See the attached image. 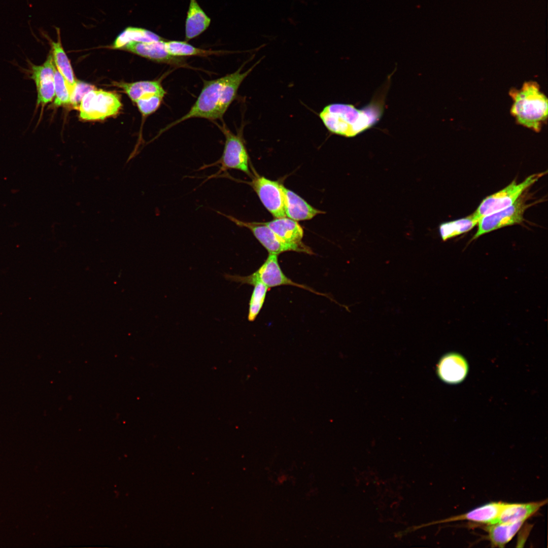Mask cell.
<instances>
[{"label": "cell", "mask_w": 548, "mask_h": 548, "mask_svg": "<svg viewBox=\"0 0 548 548\" xmlns=\"http://www.w3.org/2000/svg\"><path fill=\"white\" fill-rule=\"evenodd\" d=\"M259 62L245 72H242L244 64L233 73L215 80H204L202 90L188 112L166 126L160 133L191 118H204L212 121L222 119L236 98L241 84Z\"/></svg>", "instance_id": "1"}, {"label": "cell", "mask_w": 548, "mask_h": 548, "mask_svg": "<svg viewBox=\"0 0 548 548\" xmlns=\"http://www.w3.org/2000/svg\"><path fill=\"white\" fill-rule=\"evenodd\" d=\"M383 111L382 100L372 101L360 109L351 104L336 103L324 107L319 116L330 132L352 138L375 125Z\"/></svg>", "instance_id": "2"}, {"label": "cell", "mask_w": 548, "mask_h": 548, "mask_svg": "<svg viewBox=\"0 0 548 548\" xmlns=\"http://www.w3.org/2000/svg\"><path fill=\"white\" fill-rule=\"evenodd\" d=\"M510 113L519 125L539 132L547 119V98L535 81L525 82L521 88L511 89Z\"/></svg>", "instance_id": "3"}, {"label": "cell", "mask_w": 548, "mask_h": 548, "mask_svg": "<svg viewBox=\"0 0 548 548\" xmlns=\"http://www.w3.org/2000/svg\"><path fill=\"white\" fill-rule=\"evenodd\" d=\"M225 136V141L222 155L212 165H219L216 175L230 169L241 170L249 177H252L250 169L249 157L243 137V126L236 134L231 131L225 124H217Z\"/></svg>", "instance_id": "4"}, {"label": "cell", "mask_w": 548, "mask_h": 548, "mask_svg": "<svg viewBox=\"0 0 548 548\" xmlns=\"http://www.w3.org/2000/svg\"><path fill=\"white\" fill-rule=\"evenodd\" d=\"M544 174L531 175L520 183L513 181L503 189L485 198L472 215L479 221L484 216L510 206Z\"/></svg>", "instance_id": "5"}, {"label": "cell", "mask_w": 548, "mask_h": 548, "mask_svg": "<svg viewBox=\"0 0 548 548\" xmlns=\"http://www.w3.org/2000/svg\"><path fill=\"white\" fill-rule=\"evenodd\" d=\"M278 255L268 254L263 264L253 273L248 276H240L226 274L225 278L229 281L253 285L256 282H260L268 288L282 285L298 287L312 292L321 294L308 287L297 284L288 278L282 270L278 259Z\"/></svg>", "instance_id": "6"}, {"label": "cell", "mask_w": 548, "mask_h": 548, "mask_svg": "<svg viewBox=\"0 0 548 548\" xmlns=\"http://www.w3.org/2000/svg\"><path fill=\"white\" fill-rule=\"evenodd\" d=\"M219 214L241 227L249 229L259 243L266 249L268 254L279 255L288 251L302 252L313 254L311 249L302 242L298 244L288 243L277 236L269 227L262 222H250L238 220L230 215L221 212Z\"/></svg>", "instance_id": "7"}, {"label": "cell", "mask_w": 548, "mask_h": 548, "mask_svg": "<svg viewBox=\"0 0 548 548\" xmlns=\"http://www.w3.org/2000/svg\"><path fill=\"white\" fill-rule=\"evenodd\" d=\"M121 107L118 95L95 89L83 97L79 108V115L84 120H103L117 114Z\"/></svg>", "instance_id": "8"}, {"label": "cell", "mask_w": 548, "mask_h": 548, "mask_svg": "<svg viewBox=\"0 0 548 548\" xmlns=\"http://www.w3.org/2000/svg\"><path fill=\"white\" fill-rule=\"evenodd\" d=\"M252 180L248 182L255 191L265 208L275 218L286 217L282 184L263 176L255 172Z\"/></svg>", "instance_id": "9"}, {"label": "cell", "mask_w": 548, "mask_h": 548, "mask_svg": "<svg viewBox=\"0 0 548 548\" xmlns=\"http://www.w3.org/2000/svg\"><path fill=\"white\" fill-rule=\"evenodd\" d=\"M527 207L524 199L519 198L510 206L483 217L477 223V230L471 240L497 229L521 223Z\"/></svg>", "instance_id": "10"}, {"label": "cell", "mask_w": 548, "mask_h": 548, "mask_svg": "<svg viewBox=\"0 0 548 548\" xmlns=\"http://www.w3.org/2000/svg\"><path fill=\"white\" fill-rule=\"evenodd\" d=\"M29 63V77L34 81L37 92L36 108L44 107L55 97L54 75L56 67L51 53L50 51L41 65Z\"/></svg>", "instance_id": "11"}, {"label": "cell", "mask_w": 548, "mask_h": 548, "mask_svg": "<svg viewBox=\"0 0 548 548\" xmlns=\"http://www.w3.org/2000/svg\"><path fill=\"white\" fill-rule=\"evenodd\" d=\"M164 40L151 42H134L127 44L121 49L145 57L155 62L179 67L190 66L183 57L169 54L166 51Z\"/></svg>", "instance_id": "12"}, {"label": "cell", "mask_w": 548, "mask_h": 548, "mask_svg": "<svg viewBox=\"0 0 548 548\" xmlns=\"http://www.w3.org/2000/svg\"><path fill=\"white\" fill-rule=\"evenodd\" d=\"M468 366L465 359L460 354L450 353L443 355L436 366L438 377L444 382L457 384L466 378Z\"/></svg>", "instance_id": "13"}, {"label": "cell", "mask_w": 548, "mask_h": 548, "mask_svg": "<svg viewBox=\"0 0 548 548\" xmlns=\"http://www.w3.org/2000/svg\"><path fill=\"white\" fill-rule=\"evenodd\" d=\"M286 216L296 221L310 220L325 212L311 206L293 191L282 185Z\"/></svg>", "instance_id": "14"}, {"label": "cell", "mask_w": 548, "mask_h": 548, "mask_svg": "<svg viewBox=\"0 0 548 548\" xmlns=\"http://www.w3.org/2000/svg\"><path fill=\"white\" fill-rule=\"evenodd\" d=\"M55 29L57 35V41L56 42L51 39L49 36L45 33L42 32L49 43L51 47L50 51L51 53L55 65L57 67L56 69L65 79L71 93L77 81L75 80L70 61L63 50L61 44L60 29L58 27H55Z\"/></svg>", "instance_id": "15"}, {"label": "cell", "mask_w": 548, "mask_h": 548, "mask_svg": "<svg viewBox=\"0 0 548 548\" xmlns=\"http://www.w3.org/2000/svg\"><path fill=\"white\" fill-rule=\"evenodd\" d=\"M546 503L547 500L526 503L505 502L495 524L525 522Z\"/></svg>", "instance_id": "16"}, {"label": "cell", "mask_w": 548, "mask_h": 548, "mask_svg": "<svg viewBox=\"0 0 548 548\" xmlns=\"http://www.w3.org/2000/svg\"><path fill=\"white\" fill-rule=\"evenodd\" d=\"M211 20L196 0H190L185 21V40L188 41L204 32Z\"/></svg>", "instance_id": "17"}, {"label": "cell", "mask_w": 548, "mask_h": 548, "mask_svg": "<svg viewBox=\"0 0 548 548\" xmlns=\"http://www.w3.org/2000/svg\"><path fill=\"white\" fill-rule=\"evenodd\" d=\"M505 502H492L474 508L462 515L456 516L447 520V521L468 520L479 523L495 524Z\"/></svg>", "instance_id": "18"}, {"label": "cell", "mask_w": 548, "mask_h": 548, "mask_svg": "<svg viewBox=\"0 0 548 548\" xmlns=\"http://www.w3.org/2000/svg\"><path fill=\"white\" fill-rule=\"evenodd\" d=\"M282 239L290 243H302L303 230L298 222L284 217L263 222Z\"/></svg>", "instance_id": "19"}, {"label": "cell", "mask_w": 548, "mask_h": 548, "mask_svg": "<svg viewBox=\"0 0 548 548\" xmlns=\"http://www.w3.org/2000/svg\"><path fill=\"white\" fill-rule=\"evenodd\" d=\"M524 521L490 524L486 527L492 546L503 547L519 531Z\"/></svg>", "instance_id": "20"}, {"label": "cell", "mask_w": 548, "mask_h": 548, "mask_svg": "<svg viewBox=\"0 0 548 548\" xmlns=\"http://www.w3.org/2000/svg\"><path fill=\"white\" fill-rule=\"evenodd\" d=\"M164 39L149 30L136 27L129 26L125 28L115 39L112 45L113 49H121L127 44L131 42H151Z\"/></svg>", "instance_id": "21"}, {"label": "cell", "mask_w": 548, "mask_h": 548, "mask_svg": "<svg viewBox=\"0 0 548 548\" xmlns=\"http://www.w3.org/2000/svg\"><path fill=\"white\" fill-rule=\"evenodd\" d=\"M116 85L123 89L134 102L144 95L160 94L165 95L166 92L160 81H142L133 83H117Z\"/></svg>", "instance_id": "22"}, {"label": "cell", "mask_w": 548, "mask_h": 548, "mask_svg": "<svg viewBox=\"0 0 548 548\" xmlns=\"http://www.w3.org/2000/svg\"><path fill=\"white\" fill-rule=\"evenodd\" d=\"M165 47L167 52L174 56L185 57L198 56L206 57L212 55H220L227 51L205 50L196 48L188 44L186 41H164Z\"/></svg>", "instance_id": "23"}, {"label": "cell", "mask_w": 548, "mask_h": 548, "mask_svg": "<svg viewBox=\"0 0 548 548\" xmlns=\"http://www.w3.org/2000/svg\"><path fill=\"white\" fill-rule=\"evenodd\" d=\"M472 215L467 217L441 224L439 231L441 239L446 241L450 238L467 232L478 223Z\"/></svg>", "instance_id": "24"}, {"label": "cell", "mask_w": 548, "mask_h": 548, "mask_svg": "<svg viewBox=\"0 0 548 548\" xmlns=\"http://www.w3.org/2000/svg\"><path fill=\"white\" fill-rule=\"evenodd\" d=\"M254 289L249 301L248 319L254 321L262 307L268 288L260 282H256L253 285Z\"/></svg>", "instance_id": "25"}, {"label": "cell", "mask_w": 548, "mask_h": 548, "mask_svg": "<svg viewBox=\"0 0 548 548\" xmlns=\"http://www.w3.org/2000/svg\"><path fill=\"white\" fill-rule=\"evenodd\" d=\"M55 99L53 104L57 107L71 104V93L67 83L61 74L55 68L54 75Z\"/></svg>", "instance_id": "26"}, {"label": "cell", "mask_w": 548, "mask_h": 548, "mask_svg": "<svg viewBox=\"0 0 548 548\" xmlns=\"http://www.w3.org/2000/svg\"><path fill=\"white\" fill-rule=\"evenodd\" d=\"M164 96L160 94H146L138 99L135 102L143 115L147 116L158 109Z\"/></svg>", "instance_id": "27"}, {"label": "cell", "mask_w": 548, "mask_h": 548, "mask_svg": "<svg viewBox=\"0 0 548 548\" xmlns=\"http://www.w3.org/2000/svg\"><path fill=\"white\" fill-rule=\"evenodd\" d=\"M95 87L89 84L77 81L71 92V104L75 109L79 110L82 99L85 95Z\"/></svg>", "instance_id": "28"}]
</instances>
